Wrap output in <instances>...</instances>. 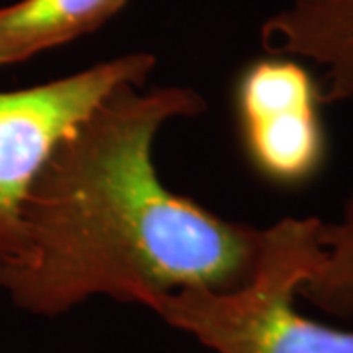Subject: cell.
Segmentation results:
<instances>
[{
  "label": "cell",
  "mask_w": 353,
  "mask_h": 353,
  "mask_svg": "<svg viewBox=\"0 0 353 353\" xmlns=\"http://www.w3.org/2000/svg\"><path fill=\"white\" fill-rule=\"evenodd\" d=\"M261 46L320 65L324 104L353 99V0H287L261 26Z\"/></svg>",
  "instance_id": "cell-5"
},
{
  "label": "cell",
  "mask_w": 353,
  "mask_h": 353,
  "mask_svg": "<svg viewBox=\"0 0 353 353\" xmlns=\"http://www.w3.org/2000/svg\"><path fill=\"white\" fill-rule=\"evenodd\" d=\"M155 65L153 53L134 51L41 85L0 90V267L24 253V201L57 141L112 90L143 87Z\"/></svg>",
  "instance_id": "cell-3"
},
{
  "label": "cell",
  "mask_w": 353,
  "mask_h": 353,
  "mask_svg": "<svg viewBox=\"0 0 353 353\" xmlns=\"http://www.w3.org/2000/svg\"><path fill=\"white\" fill-rule=\"evenodd\" d=\"M128 0H18L0 6V69L101 30Z\"/></svg>",
  "instance_id": "cell-6"
},
{
  "label": "cell",
  "mask_w": 353,
  "mask_h": 353,
  "mask_svg": "<svg viewBox=\"0 0 353 353\" xmlns=\"http://www.w3.org/2000/svg\"><path fill=\"white\" fill-rule=\"evenodd\" d=\"M322 224L287 216L265 228L255 271L240 289H183L145 306L214 353H353V330L318 322L294 304L326 257Z\"/></svg>",
  "instance_id": "cell-2"
},
{
  "label": "cell",
  "mask_w": 353,
  "mask_h": 353,
  "mask_svg": "<svg viewBox=\"0 0 353 353\" xmlns=\"http://www.w3.org/2000/svg\"><path fill=\"white\" fill-rule=\"evenodd\" d=\"M204 110L192 88L122 85L57 141L24 201V253L0 267L14 306L55 318L92 296L145 306L252 279L263 230L176 194L153 163L159 130Z\"/></svg>",
  "instance_id": "cell-1"
},
{
  "label": "cell",
  "mask_w": 353,
  "mask_h": 353,
  "mask_svg": "<svg viewBox=\"0 0 353 353\" xmlns=\"http://www.w3.org/2000/svg\"><path fill=\"white\" fill-rule=\"evenodd\" d=\"M320 241L326 257L299 296L326 314L353 320V190L341 208L338 222H324Z\"/></svg>",
  "instance_id": "cell-7"
},
{
  "label": "cell",
  "mask_w": 353,
  "mask_h": 353,
  "mask_svg": "<svg viewBox=\"0 0 353 353\" xmlns=\"http://www.w3.org/2000/svg\"><path fill=\"white\" fill-rule=\"evenodd\" d=\"M322 87L296 57L253 59L234 85L241 148L257 175L275 187H301L326 163Z\"/></svg>",
  "instance_id": "cell-4"
}]
</instances>
